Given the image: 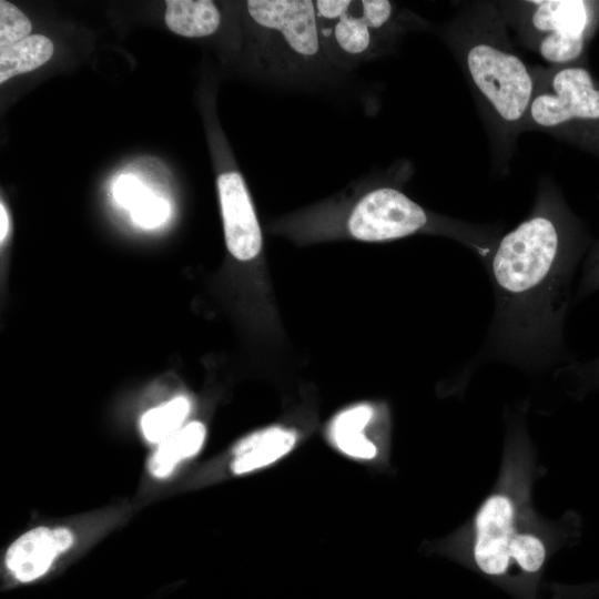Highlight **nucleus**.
Listing matches in <instances>:
<instances>
[{"mask_svg":"<svg viewBox=\"0 0 599 599\" xmlns=\"http://www.w3.org/2000/svg\"><path fill=\"white\" fill-rule=\"evenodd\" d=\"M590 246L556 184L544 176L528 216L499 237L485 262L495 292L488 357L528 370L576 361L566 347L565 319Z\"/></svg>","mask_w":599,"mask_h":599,"instance_id":"1","label":"nucleus"},{"mask_svg":"<svg viewBox=\"0 0 599 599\" xmlns=\"http://www.w3.org/2000/svg\"><path fill=\"white\" fill-rule=\"evenodd\" d=\"M531 445L521 423L508 429L500 474L470 520L450 540L449 555L515 599H537L551 555L570 529L544 521L531 502Z\"/></svg>","mask_w":599,"mask_h":599,"instance_id":"2","label":"nucleus"},{"mask_svg":"<svg viewBox=\"0 0 599 599\" xmlns=\"http://www.w3.org/2000/svg\"><path fill=\"white\" fill-rule=\"evenodd\" d=\"M441 33L483 119L494 171L507 174L534 93L531 65L514 48L494 0L459 2Z\"/></svg>","mask_w":599,"mask_h":599,"instance_id":"3","label":"nucleus"},{"mask_svg":"<svg viewBox=\"0 0 599 599\" xmlns=\"http://www.w3.org/2000/svg\"><path fill=\"white\" fill-rule=\"evenodd\" d=\"M531 69L534 93L522 132L599 148V85L591 73L576 63Z\"/></svg>","mask_w":599,"mask_h":599,"instance_id":"4","label":"nucleus"},{"mask_svg":"<svg viewBox=\"0 0 599 599\" xmlns=\"http://www.w3.org/2000/svg\"><path fill=\"white\" fill-rule=\"evenodd\" d=\"M518 45L549 65L576 63L599 18V4L585 0H498Z\"/></svg>","mask_w":599,"mask_h":599,"instance_id":"5","label":"nucleus"},{"mask_svg":"<svg viewBox=\"0 0 599 599\" xmlns=\"http://www.w3.org/2000/svg\"><path fill=\"white\" fill-rule=\"evenodd\" d=\"M315 8L321 39H331L346 57L364 55L378 38L393 39L405 30V19L387 0H318Z\"/></svg>","mask_w":599,"mask_h":599,"instance_id":"6","label":"nucleus"},{"mask_svg":"<svg viewBox=\"0 0 599 599\" xmlns=\"http://www.w3.org/2000/svg\"><path fill=\"white\" fill-rule=\"evenodd\" d=\"M77 544L65 525L34 526L10 542L2 557L6 587L39 583L50 577Z\"/></svg>","mask_w":599,"mask_h":599,"instance_id":"7","label":"nucleus"},{"mask_svg":"<svg viewBox=\"0 0 599 599\" xmlns=\"http://www.w3.org/2000/svg\"><path fill=\"white\" fill-rule=\"evenodd\" d=\"M252 20L271 33L281 49L303 61L315 58L322 47L315 1L250 0Z\"/></svg>","mask_w":599,"mask_h":599,"instance_id":"8","label":"nucleus"},{"mask_svg":"<svg viewBox=\"0 0 599 599\" xmlns=\"http://www.w3.org/2000/svg\"><path fill=\"white\" fill-rule=\"evenodd\" d=\"M217 190L227 250L240 261L254 258L262 247V233L242 175L220 174Z\"/></svg>","mask_w":599,"mask_h":599,"instance_id":"9","label":"nucleus"},{"mask_svg":"<svg viewBox=\"0 0 599 599\" xmlns=\"http://www.w3.org/2000/svg\"><path fill=\"white\" fill-rule=\"evenodd\" d=\"M297 444V433L283 426H270L238 440L231 451L229 468L234 476L265 469L287 456Z\"/></svg>","mask_w":599,"mask_h":599,"instance_id":"10","label":"nucleus"},{"mask_svg":"<svg viewBox=\"0 0 599 599\" xmlns=\"http://www.w3.org/2000/svg\"><path fill=\"white\" fill-rule=\"evenodd\" d=\"M375 409L369 404H359L344 409L329 425L328 436L334 447L353 460L373 461L379 449L365 434L372 423Z\"/></svg>","mask_w":599,"mask_h":599,"instance_id":"11","label":"nucleus"},{"mask_svg":"<svg viewBox=\"0 0 599 599\" xmlns=\"http://www.w3.org/2000/svg\"><path fill=\"white\" fill-rule=\"evenodd\" d=\"M206 439V427L193 420L173 435L155 445L146 461V471L155 480H166L185 463L202 450Z\"/></svg>","mask_w":599,"mask_h":599,"instance_id":"12","label":"nucleus"},{"mask_svg":"<svg viewBox=\"0 0 599 599\" xmlns=\"http://www.w3.org/2000/svg\"><path fill=\"white\" fill-rule=\"evenodd\" d=\"M165 7V23L176 34L206 37L220 27L221 14L213 1L167 0Z\"/></svg>","mask_w":599,"mask_h":599,"instance_id":"13","label":"nucleus"},{"mask_svg":"<svg viewBox=\"0 0 599 599\" xmlns=\"http://www.w3.org/2000/svg\"><path fill=\"white\" fill-rule=\"evenodd\" d=\"M53 50L52 41L42 34H30L0 48V83L41 67L52 57Z\"/></svg>","mask_w":599,"mask_h":599,"instance_id":"14","label":"nucleus"},{"mask_svg":"<svg viewBox=\"0 0 599 599\" xmlns=\"http://www.w3.org/2000/svg\"><path fill=\"white\" fill-rule=\"evenodd\" d=\"M191 412V402L185 396H176L146 410L140 419L143 438L158 445L177 432Z\"/></svg>","mask_w":599,"mask_h":599,"instance_id":"15","label":"nucleus"},{"mask_svg":"<svg viewBox=\"0 0 599 599\" xmlns=\"http://www.w3.org/2000/svg\"><path fill=\"white\" fill-rule=\"evenodd\" d=\"M560 369V375L569 380L575 396L583 397L599 392V355L588 361L576 359Z\"/></svg>","mask_w":599,"mask_h":599,"instance_id":"16","label":"nucleus"},{"mask_svg":"<svg viewBox=\"0 0 599 599\" xmlns=\"http://www.w3.org/2000/svg\"><path fill=\"white\" fill-rule=\"evenodd\" d=\"M135 224L143 229H154L169 219V202L152 191L146 190L129 210Z\"/></svg>","mask_w":599,"mask_h":599,"instance_id":"17","label":"nucleus"},{"mask_svg":"<svg viewBox=\"0 0 599 599\" xmlns=\"http://www.w3.org/2000/svg\"><path fill=\"white\" fill-rule=\"evenodd\" d=\"M31 29V21L22 11L9 1H0V48L27 38Z\"/></svg>","mask_w":599,"mask_h":599,"instance_id":"18","label":"nucleus"},{"mask_svg":"<svg viewBox=\"0 0 599 599\" xmlns=\"http://www.w3.org/2000/svg\"><path fill=\"white\" fill-rule=\"evenodd\" d=\"M580 272L573 302L583 300L599 291V240L590 246Z\"/></svg>","mask_w":599,"mask_h":599,"instance_id":"19","label":"nucleus"},{"mask_svg":"<svg viewBox=\"0 0 599 599\" xmlns=\"http://www.w3.org/2000/svg\"><path fill=\"white\" fill-rule=\"evenodd\" d=\"M146 190L135 176L123 174L115 180L112 193L119 205L130 210Z\"/></svg>","mask_w":599,"mask_h":599,"instance_id":"20","label":"nucleus"},{"mask_svg":"<svg viewBox=\"0 0 599 599\" xmlns=\"http://www.w3.org/2000/svg\"><path fill=\"white\" fill-rule=\"evenodd\" d=\"M8 230H9V219H8L6 209L3 204L1 203L0 205V241L1 243L4 241L8 234Z\"/></svg>","mask_w":599,"mask_h":599,"instance_id":"21","label":"nucleus"}]
</instances>
